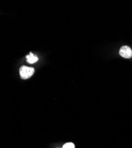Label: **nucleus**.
Masks as SVG:
<instances>
[{"instance_id":"nucleus-2","label":"nucleus","mask_w":132,"mask_h":148,"mask_svg":"<svg viewBox=\"0 0 132 148\" xmlns=\"http://www.w3.org/2000/svg\"><path fill=\"white\" fill-rule=\"evenodd\" d=\"M119 54L124 58L130 59L132 57V50L129 46H123L120 49Z\"/></svg>"},{"instance_id":"nucleus-4","label":"nucleus","mask_w":132,"mask_h":148,"mask_svg":"<svg viewBox=\"0 0 132 148\" xmlns=\"http://www.w3.org/2000/svg\"><path fill=\"white\" fill-rule=\"evenodd\" d=\"M62 148H75V145L73 143H67L63 146Z\"/></svg>"},{"instance_id":"nucleus-1","label":"nucleus","mask_w":132,"mask_h":148,"mask_svg":"<svg viewBox=\"0 0 132 148\" xmlns=\"http://www.w3.org/2000/svg\"><path fill=\"white\" fill-rule=\"evenodd\" d=\"M34 72V69L31 67L23 66L20 68V75L22 79H26L30 78Z\"/></svg>"},{"instance_id":"nucleus-3","label":"nucleus","mask_w":132,"mask_h":148,"mask_svg":"<svg viewBox=\"0 0 132 148\" xmlns=\"http://www.w3.org/2000/svg\"><path fill=\"white\" fill-rule=\"evenodd\" d=\"M26 59H27V62L30 64H33L35 62H36L39 60L38 56H35L31 52H30L29 55L26 56Z\"/></svg>"}]
</instances>
